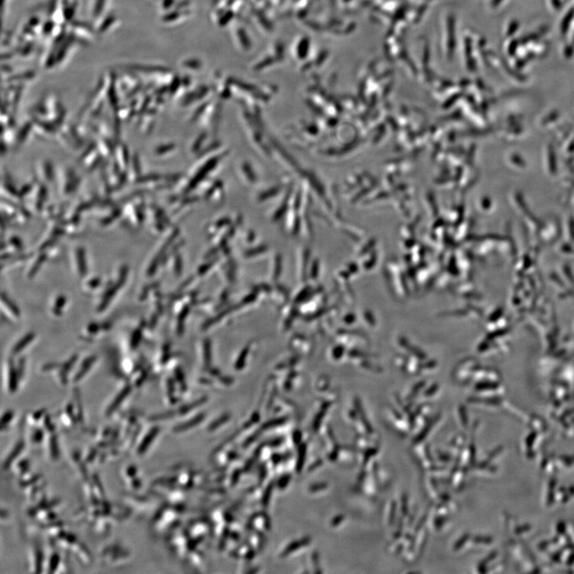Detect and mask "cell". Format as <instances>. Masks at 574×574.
<instances>
[{
	"label": "cell",
	"mask_w": 574,
	"mask_h": 574,
	"mask_svg": "<svg viewBox=\"0 0 574 574\" xmlns=\"http://www.w3.org/2000/svg\"><path fill=\"white\" fill-rule=\"evenodd\" d=\"M1 299L3 304H5L9 310L15 315V317H19L20 316V309L19 307H17V305L13 302L12 299H10L8 295H6V293L2 292L1 294Z\"/></svg>",
	"instance_id": "obj_16"
},
{
	"label": "cell",
	"mask_w": 574,
	"mask_h": 574,
	"mask_svg": "<svg viewBox=\"0 0 574 574\" xmlns=\"http://www.w3.org/2000/svg\"><path fill=\"white\" fill-rule=\"evenodd\" d=\"M58 367H61V365H60V364H57V363H49V364H45V365L43 367V370L49 371L51 370V369H54V368H58Z\"/></svg>",
	"instance_id": "obj_29"
},
{
	"label": "cell",
	"mask_w": 574,
	"mask_h": 574,
	"mask_svg": "<svg viewBox=\"0 0 574 574\" xmlns=\"http://www.w3.org/2000/svg\"><path fill=\"white\" fill-rule=\"evenodd\" d=\"M163 179V177L157 173H148L140 176L134 180L135 184H146V183H157Z\"/></svg>",
	"instance_id": "obj_14"
},
{
	"label": "cell",
	"mask_w": 574,
	"mask_h": 574,
	"mask_svg": "<svg viewBox=\"0 0 574 574\" xmlns=\"http://www.w3.org/2000/svg\"><path fill=\"white\" fill-rule=\"evenodd\" d=\"M144 325H140V326H139V327H138L137 329L135 330L133 334H132V338H131V342H130V344H131V347H132V349H136V347L139 346V343H140V340H141V337H142L143 328H144Z\"/></svg>",
	"instance_id": "obj_19"
},
{
	"label": "cell",
	"mask_w": 574,
	"mask_h": 574,
	"mask_svg": "<svg viewBox=\"0 0 574 574\" xmlns=\"http://www.w3.org/2000/svg\"><path fill=\"white\" fill-rule=\"evenodd\" d=\"M147 376H148L147 372H144L142 375H141V377H140V378L138 379L137 381H136V386H140V385H142L144 381H145V379L147 378Z\"/></svg>",
	"instance_id": "obj_30"
},
{
	"label": "cell",
	"mask_w": 574,
	"mask_h": 574,
	"mask_svg": "<svg viewBox=\"0 0 574 574\" xmlns=\"http://www.w3.org/2000/svg\"><path fill=\"white\" fill-rule=\"evenodd\" d=\"M132 391V387L131 385H127L123 388L122 391L118 393L117 397L114 398L111 404L109 406L107 410H106V416H111L113 412H115L116 410L118 409L119 406L123 403L124 400L126 399L128 396L130 395V393Z\"/></svg>",
	"instance_id": "obj_5"
},
{
	"label": "cell",
	"mask_w": 574,
	"mask_h": 574,
	"mask_svg": "<svg viewBox=\"0 0 574 574\" xmlns=\"http://www.w3.org/2000/svg\"><path fill=\"white\" fill-rule=\"evenodd\" d=\"M14 419V413L12 411H7L3 414L2 416V430L3 431L6 428H8L9 424L11 422V420Z\"/></svg>",
	"instance_id": "obj_24"
},
{
	"label": "cell",
	"mask_w": 574,
	"mask_h": 574,
	"mask_svg": "<svg viewBox=\"0 0 574 574\" xmlns=\"http://www.w3.org/2000/svg\"><path fill=\"white\" fill-rule=\"evenodd\" d=\"M25 364H26V360H25L24 357H21L19 360V363H18V367H17V372L19 374V380L22 379L23 373H24Z\"/></svg>",
	"instance_id": "obj_25"
},
{
	"label": "cell",
	"mask_w": 574,
	"mask_h": 574,
	"mask_svg": "<svg viewBox=\"0 0 574 574\" xmlns=\"http://www.w3.org/2000/svg\"><path fill=\"white\" fill-rule=\"evenodd\" d=\"M152 286H153V285H148V286H144V289H143L142 292H141V295H140V300L144 301V299H146L147 297H148L149 290H150V287H152Z\"/></svg>",
	"instance_id": "obj_27"
},
{
	"label": "cell",
	"mask_w": 574,
	"mask_h": 574,
	"mask_svg": "<svg viewBox=\"0 0 574 574\" xmlns=\"http://www.w3.org/2000/svg\"><path fill=\"white\" fill-rule=\"evenodd\" d=\"M6 149H7L6 144H5L4 140H2V144H1V153H2V156L6 153Z\"/></svg>",
	"instance_id": "obj_31"
},
{
	"label": "cell",
	"mask_w": 574,
	"mask_h": 574,
	"mask_svg": "<svg viewBox=\"0 0 574 574\" xmlns=\"http://www.w3.org/2000/svg\"><path fill=\"white\" fill-rule=\"evenodd\" d=\"M40 175L39 177L46 183H54L55 180V170L54 165L49 160H45L40 164Z\"/></svg>",
	"instance_id": "obj_4"
},
{
	"label": "cell",
	"mask_w": 574,
	"mask_h": 574,
	"mask_svg": "<svg viewBox=\"0 0 574 574\" xmlns=\"http://www.w3.org/2000/svg\"><path fill=\"white\" fill-rule=\"evenodd\" d=\"M46 259H47V255H46V253H45V251L44 252H41L40 256L38 257L37 260L35 262V264L32 265V267L30 270L29 273H28V277L30 278H34L36 275L38 271L41 268L42 265L44 264V262L46 260Z\"/></svg>",
	"instance_id": "obj_17"
},
{
	"label": "cell",
	"mask_w": 574,
	"mask_h": 574,
	"mask_svg": "<svg viewBox=\"0 0 574 574\" xmlns=\"http://www.w3.org/2000/svg\"><path fill=\"white\" fill-rule=\"evenodd\" d=\"M128 274H129V266L127 265H122L120 269L118 281L115 284H113V286H110V288L108 289L107 291L105 293V295L102 298L101 303L99 304L98 309H97L99 312L105 310L107 308L109 303H111V301L113 300V297L117 295V293L119 291L120 289L122 288L124 284L126 283Z\"/></svg>",
	"instance_id": "obj_1"
},
{
	"label": "cell",
	"mask_w": 574,
	"mask_h": 574,
	"mask_svg": "<svg viewBox=\"0 0 574 574\" xmlns=\"http://www.w3.org/2000/svg\"><path fill=\"white\" fill-rule=\"evenodd\" d=\"M35 183L29 182L22 186L19 189V200L22 201L26 196H28L35 189Z\"/></svg>",
	"instance_id": "obj_20"
},
{
	"label": "cell",
	"mask_w": 574,
	"mask_h": 574,
	"mask_svg": "<svg viewBox=\"0 0 574 574\" xmlns=\"http://www.w3.org/2000/svg\"><path fill=\"white\" fill-rule=\"evenodd\" d=\"M66 303V298L63 296V295H60V296L57 298L55 304H54V309H53V312H54V314L58 315V316L62 314V308L65 306Z\"/></svg>",
	"instance_id": "obj_21"
},
{
	"label": "cell",
	"mask_w": 574,
	"mask_h": 574,
	"mask_svg": "<svg viewBox=\"0 0 574 574\" xmlns=\"http://www.w3.org/2000/svg\"><path fill=\"white\" fill-rule=\"evenodd\" d=\"M35 334H34L33 332H31V333H28V334L23 336V338H21L19 342L15 344V346L13 347V353L18 354L20 353L25 347H27L35 339Z\"/></svg>",
	"instance_id": "obj_15"
},
{
	"label": "cell",
	"mask_w": 574,
	"mask_h": 574,
	"mask_svg": "<svg viewBox=\"0 0 574 574\" xmlns=\"http://www.w3.org/2000/svg\"><path fill=\"white\" fill-rule=\"evenodd\" d=\"M122 213H123V211H122V208L115 207L110 214L100 219L99 224L101 225V226H108L113 224V222H116L118 219L122 217Z\"/></svg>",
	"instance_id": "obj_12"
},
{
	"label": "cell",
	"mask_w": 574,
	"mask_h": 574,
	"mask_svg": "<svg viewBox=\"0 0 574 574\" xmlns=\"http://www.w3.org/2000/svg\"><path fill=\"white\" fill-rule=\"evenodd\" d=\"M10 245L12 246L18 252H23L24 250V246H23V241L19 238V237L14 235V236L10 238L9 240Z\"/></svg>",
	"instance_id": "obj_23"
},
{
	"label": "cell",
	"mask_w": 574,
	"mask_h": 574,
	"mask_svg": "<svg viewBox=\"0 0 574 574\" xmlns=\"http://www.w3.org/2000/svg\"><path fill=\"white\" fill-rule=\"evenodd\" d=\"M75 255H76L77 264H78L79 274H80L81 277H85L87 275V271H88L86 249L83 247H78L75 251Z\"/></svg>",
	"instance_id": "obj_7"
},
{
	"label": "cell",
	"mask_w": 574,
	"mask_h": 574,
	"mask_svg": "<svg viewBox=\"0 0 574 574\" xmlns=\"http://www.w3.org/2000/svg\"><path fill=\"white\" fill-rule=\"evenodd\" d=\"M82 183V178L77 174L73 168L66 169L64 174V180L62 183V193L63 196H71L76 193Z\"/></svg>",
	"instance_id": "obj_2"
},
{
	"label": "cell",
	"mask_w": 574,
	"mask_h": 574,
	"mask_svg": "<svg viewBox=\"0 0 574 574\" xmlns=\"http://www.w3.org/2000/svg\"><path fill=\"white\" fill-rule=\"evenodd\" d=\"M175 148V145L173 144H162L157 148H155V154L157 156H162V155L166 154L168 152H171Z\"/></svg>",
	"instance_id": "obj_22"
},
{
	"label": "cell",
	"mask_w": 574,
	"mask_h": 574,
	"mask_svg": "<svg viewBox=\"0 0 574 574\" xmlns=\"http://www.w3.org/2000/svg\"><path fill=\"white\" fill-rule=\"evenodd\" d=\"M79 359V355H73L69 360H66V362L64 363L61 366V370H60V379L63 385H66L67 383V375L70 369L73 368L74 364H75L77 360Z\"/></svg>",
	"instance_id": "obj_13"
},
{
	"label": "cell",
	"mask_w": 574,
	"mask_h": 574,
	"mask_svg": "<svg viewBox=\"0 0 574 574\" xmlns=\"http://www.w3.org/2000/svg\"><path fill=\"white\" fill-rule=\"evenodd\" d=\"M2 187L8 195L19 199V189H17L14 183L9 178L4 179V182L2 183Z\"/></svg>",
	"instance_id": "obj_18"
},
{
	"label": "cell",
	"mask_w": 574,
	"mask_h": 574,
	"mask_svg": "<svg viewBox=\"0 0 574 574\" xmlns=\"http://www.w3.org/2000/svg\"><path fill=\"white\" fill-rule=\"evenodd\" d=\"M100 283H101V279L98 278H93V279H91L90 281L88 282V286H89L90 288H97V286L100 285Z\"/></svg>",
	"instance_id": "obj_28"
},
{
	"label": "cell",
	"mask_w": 574,
	"mask_h": 574,
	"mask_svg": "<svg viewBox=\"0 0 574 574\" xmlns=\"http://www.w3.org/2000/svg\"><path fill=\"white\" fill-rule=\"evenodd\" d=\"M96 360H97V356H89L85 359L83 364H82V366H81L80 370L76 373L75 377H74V382H78L82 380L85 377V375L87 374L89 369L92 368Z\"/></svg>",
	"instance_id": "obj_10"
},
{
	"label": "cell",
	"mask_w": 574,
	"mask_h": 574,
	"mask_svg": "<svg viewBox=\"0 0 574 574\" xmlns=\"http://www.w3.org/2000/svg\"><path fill=\"white\" fill-rule=\"evenodd\" d=\"M33 128L34 123L32 121L25 122L23 126H21L19 132L15 136V148H19L21 145H23L26 142L30 133L33 130Z\"/></svg>",
	"instance_id": "obj_6"
},
{
	"label": "cell",
	"mask_w": 574,
	"mask_h": 574,
	"mask_svg": "<svg viewBox=\"0 0 574 574\" xmlns=\"http://www.w3.org/2000/svg\"><path fill=\"white\" fill-rule=\"evenodd\" d=\"M130 168V170H131V177H132L133 181L136 178L142 175L141 162H140V156L138 154L137 152H133V154L131 156Z\"/></svg>",
	"instance_id": "obj_9"
},
{
	"label": "cell",
	"mask_w": 574,
	"mask_h": 574,
	"mask_svg": "<svg viewBox=\"0 0 574 574\" xmlns=\"http://www.w3.org/2000/svg\"><path fill=\"white\" fill-rule=\"evenodd\" d=\"M115 157L116 161H118L122 170L127 171V169L130 168L131 157L130 156L129 148L125 143L117 144Z\"/></svg>",
	"instance_id": "obj_3"
},
{
	"label": "cell",
	"mask_w": 574,
	"mask_h": 574,
	"mask_svg": "<svg viewBox=\"0 0 574 574\" xmlns=\"http://www.w3.org/2000/svg\"><path fill=\"white\" fill-rule=\"evenodd\" d=\"M8 389L10 393H15L18 389L19 382V374L17 372V368L14 364V360L9 359L8 360Z\"/></svg>",
	"instance_id": "obj_8"
},
{
	"label": "cell",
	"mask_w": 574,
	"mask_h": 574,
	"mask_svg": "<svg viewBox=\"0 0 574 574\" xmlns=\"http://www.w3.org/2000/svg\"><path fill=\"white\" fill-rule=\"evenodd\" d=\"M100 329H101V326L97 323H91L88 326V331L89 334H97Z\"/></svg>",
	"instance_id": "obj_26"
},
{
	"label": "cell",
	"mask_w": 574,
	"mask_h": 574,
	"mask_svg": "<svg viewBox=\"0 0 574 574\" xmlns=\"http://www.w3.org/2000/svg\"><path fill=\"white\" fill-rule=\"evenodd\" d=\"M157 428H153L148 432V435L142 439V441L137 447V454L139 455H144L146 452L148 447L150 446L152 441H154L155 437H157Z\"/></svg>",
	"instance_id": "obj_11"
}]
</instances>
